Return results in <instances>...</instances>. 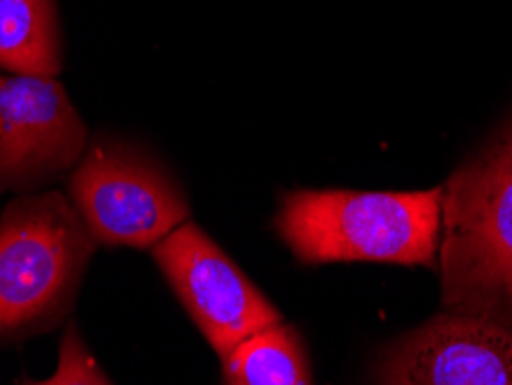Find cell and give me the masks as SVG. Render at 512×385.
I'll list each match as a JSON object with an SVG mask.
<instances>
[{"instance_id":"4","label":"cell","mask_w":512,"mask_h":385,"mask_svg":"<svg viewBox=\"0 0 512 385\" xmlns=\"http://www.w3.org/2000/svg\"><path fill=\"white\" fill-rule=\"evenodd\" d=\"M70 199L97 240L155 247L190 208L167 173L120 143L97 141L70 178Z\"/></svg>"},{"instance_id":"2","label":"cell","mask_w":512,"mask_h":385,"mask_svg":"<svg viewBox=\"0 0 512 385\" xmlns=\"http://www.w3.org/2000/svg\"><path fill=\"white\" fill-rule=\"evenodd\" d=\"M441 190L291 192L277 231L300 259L432 266L439 249Z\"/></svg>"},{"instance_id":"6","label":"cell","mask_w":512,"mask_h":385,"mask_svg":"<svg viewBox=\"0 0 512 385\" xmlns=\"http://www.w3.org/2000/svg\"><path fill=\"white\" fill-rule=\"evenodd\" d=\"M86 143L84 120L54 77L0 72V192L56 178Z\"/></svg>"},{"instance_id":"5","label":"cell","mask_w":512,"mask_h":385,"mask_svg":"<svg viewBox=\"0 0 512 385\" xmlns=\"http://www.w3.org/2000/svg\"><path fill=\"white\" fill-rule=\"evenodd\" d=\"M155 261L222 360L282 316L236 263L192 222L153 247Z\"/></svg>"},{"instance_id":"1","label":"cell","mask_w":512,"mask_h":385,"mask_svg":"<svg viewBox=\"0 0 512 385\" xmlns=\"http://www.w3.org/2000/svg\"><path fill=\"white\" fill-rule=\"evenodd\" d=\"M443 305L512 326V127L441 190Z\"/></svg>"},{"instance_id":"3","label":"cell","mask_w":512,"mask_h":385,"mask_svg":"<svg viewBox=\"0 0 512 385\" xmlns=\"http://www.w3.org/2000/svg\"><path fill=\"white\" fill-rule=\"evenodd\" d=\"M77 208L58 192L24 194L0 217V332L40 319L93 252Z\"/></svg>"},{"instance_id":"7","label":"cell","mask_w":512,"mask_h":385,"mask_svg":"<svg viewBox=\"0 0 512 385\" xmlns=\"http://www.w3.org/2000/svg\"><path fill=\"white\" fill-rule=\"evenodd\" d=\"M383 385H512V326L446 312L390 351Z\"/></svg>"},{"instance_id":"9","label":"cell","mask_w":512,"mask_h":385,"mask_svg":"<svg viewBox=\"0 0 512 385\" xmlns=\"http://www.w3.org/2000/svg\"><path fill=\"white\" fill-rule=\"evenodd\" d=\"M224 376L227 385H310L303 346L282 323L240 342L224 358Z\"/></svg>"},{"instance_id":"10","label":"cell","mask_w":512,"mask_h":385,"mask_svg":"<svg viewBox=\"0 0 512 385\" xmlns=\"http://www.w3.org/2000/svg\"><path fill=\"white\" fill-rule=\"evenodd\" d=\"M51 379H54V385H111L97 369L95 360L90 358L77 328L65 332L63 344H60L58 369Z\"/></svg>"},{"instance_id":"8","label":"cell","mask_w":512,"mask_h":385,"mask_svg":"<svg viewBox=\"0 0 512 385\" xmlns=\"http://www.w3.org/2000/svg\"><path fill=\"white\" fill-rule=\"evenodd\" d=\"M0 70L24 77L60 72L54 0H0Z\"/></svg>"},{"instance_id":"11","label":"cell","mask_w":512,"mask_h":385,"mask_svg":"<svg viewBox=\"0 0 512 385\" xmlns=\"http://www.w3.org/2000/svg\"><path fill=\"white\" fill-rule=\"evenodd\" d=\"M30 385H54V379H47V381H42V383H30Z\"/></svg>"}]
</instances>
